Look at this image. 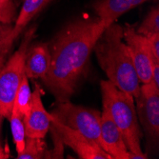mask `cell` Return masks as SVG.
I'll return each instance as SVG.
<instances>
[{
	"instance_id": "1",
	"label": "cell",
	"mask_w": 159,
	"mask_h": 159,
	"mask_svg": "<svg viewBox=\"0 0 159 159\" xmlns=\"http://www.w3.org/2000/svg\"><path fill=\"white\" fill-rule=\"evenodd\" d=\"M108 26L98 17L76 19L64 26L48 44L51 63L42 81L57 102L70 100L75 93L95 42Z\"/></svg>"
},
{
	"instance_id": "2",
	"label": "cell",
	"mask_w": 159,
	"mask_h": 159,
	"mask_svg": "<svg viewBox=\"0 0 159 159\" xmlns=\"http://www.w3.org/2000/svg\"><path fill=\"white\" fill-rule=\"evenodd\" d=\"M108 80L134 98L140 93V81L131 53L123 40V27L110 24L99 36L93 50Z\"/></svg>"
},
{
	"instance_id": "3",
	"label": "cell",
	"mask_w": 159,
	"mask_h": 159,
	"mask_svg": "<svg viewBox=\"0 0 159 159\" xmlns=\"http://www.w3.org/2000/svg\"><path fill=\"white\" fill-rule=\"evenodd\" d=\"M100 89L103 108L108 110L119 129L128 150L134 155L135 159L148 158L141 149L143 134L134 106V98L119 90L109 80L101 81Z\"/></svg>"
},
{
	"instance_id": "4",
	"label": "cell",
	"mask_w": 159,
	"mask_h": 159,
	"mask_svg": "<svg viewBox=\"0 0 159 159\" xmlns=\"http://www.w3.org/2000/svg\"><path fill=\"white\" fill-rule=\"evenodd\" d=\"M35 28H31L24 34L18 50L14 52L0 70V115L9 120L14 97L24 75L25 56L34 37Z\"/></svg>"
},
{
	"instance_id": "5",
	"label": "cell",
	"mask_w": 159,
	"mask_h": 159,
	"mask_svg": "<svg viewBox=\"0 0 159 159\" xmlns=\"http://www.w3.org/2000/svg\"><path fill=\"white\" fill-rule=\"evenodd\" d=\"M50 114L52 118L75 129L100 146L101 112L97 110L75 105L67 100L57 102Z\"/></svg>"
},
{
	"instance_id": "6",
	"label": "cell",
	"mask_w": 159,
	"mask_h": 159,
	"mask_svg": "<svg viewBox=\"0 0 159 159\" xmlns=\"http://www.w3.org/2000/svg\"><path fill=\"white\" fill-rule=\"evenodd\" d=\"M123 40L131 53L140 83H150L152 64L159 62V59L153 56L148 38L138 34L134 26L126 24L123 27Z\"/></svg>"
},
{
	"instance_id": "7",
	"label": "cell",
	"mask_w": 159,
	"mask_h": 159,
	"mask_svg": "<svg viewBox=\"0 0 159 159\" xmlns=\"http://www.w3.org/2000/svg\"><path fill=\"white\" fill-rule=\"evenodd\" d=\"M136 103L140 126L148 139L157 144L159 138V89L152 82L142 84Z\"/></svg>"
},
{
	"instance_id": "8",
	"label": "cell",
	"mask_w": 159,
	"mask_h": 159,
	"mask_svg": "<svg viewBox=\"0 0 159 159\" xmlns=\"http://www.w3.org/2000/svg\"><path fill=\"white\" fill-rule=\"evenodd\" d=\"M51 115V114H50ZM50 129L82 159H112L99 145L51 116Z\"/></svg>"
},
{
	"instance_id": "9",
	"label": "cell",
	"mask_w": 159,
	"mask_h": 159,
	"mask_svg": "<svg viewBox=\"0 0 159 159\" xmlns=\"http://www.w3.org/2000/svg\"><path fill=\"white\" fill-rule=\"evenodd\" d=\"M100 146L112 159H135L123 140L108 110L103 108L100 118Z\"/></svg>"
},
{
	"instance_id": "10",
	"label": "cell",
	"mask_w": 159,
	"mask_h": 159,
	"mask_svg": "<svg viewBox=\"0 0 159 159\" xmlns=\"http://www.w3.org/2000/svg\"><path fill=\"white\" fill-rule=\"evenodd\" d=\"M24 124L27 137L44 138L51 127V115L42 102V90L35 82L32 92L30 109L24 116Z\"/></svg>"
},
{
	"instance_id": "11",
	"label": "cell",
	"mask_w": 159,
	"mask_h": 159,
	"mask_svg": "<svg viewBox=\"0 0 159 159\" xmlns=\"http://www.w3.org/2000/svg\"><path fill=\"white\" fill-rule=\"evenodd\" d=\"M51 63V55L48 44L38 43L29 46L26 56L24 73L28 78L43 79L48 74Z\"/></svg>"
},
{
	"instance_id": "12",
	"label": "cell",
	"mask_w": 159,
	"mask_h": 159,
	"mask_svg": "<svg viewBox=\"0 0 159 159\" xmlns=\"http://www.w3.org/2000/svg\"><path fill=\"white\" fill-rule=\"evenodd\" d=\"M147 1L149 0H95L92 8L99 19L110 25L129 11Z\"/></svg>"
},
{
	"instance_id": "13",
	"label": "cell",
	"mask_w": 159,
	"mask_h": 159,
	"mask_svg": "<svg viewBox=\"0 0 159 159\" xmlns=\"http://www.w3.org/2000/svg\"><path fill=\"white\" fill-rule=\"evenodd\" d=\"M51 1L52 0H24L13 25L12 37L14 40L17 39L27 25L44 10Z\"/></svg>"
},
{
	"instance_id": "14",
	"label": "cell",
	"mask_w": 159,
	"mask_h": 159,
	"mask_svg": "<svg viewBox=\"0 0 159 159\" xmlns=\"http://www.w3.org/2000/svg\"><path fill=\"white\" fill-rule=\"evenodd\" d=\"M31 100H32V90L30 84H29V78L24 74L20 85L18 87V90L16 92V97H14L11 111L17 112L18 114L22 115L24 117L27 114L29 109H30Z\"/></svg>"
},
{
	"instance_id": "15",
	"label": "cell",
	"mask_w": 159,
	"mask_h": 159,
	"mask_svg": "<svg viewBox=\"0 0 159 159\" xmlns=\"http://www.w3.org/2000/svg\"><path fill=\"white\" fill-rule=\"evenodd\" d=\"M44 138L26 137L25 147L22 152L18 153L17 159H41L48 158L49 151Z\"/></svg>"
},
{
	"instance_id": "16",
	"label": "cell",
	"mask_w": 159,
	"mask_h": 159,
	"mask_svg": "<svg viewBox=\"0 0 159 159\" xmlns=\"http://www.w3.org/2000/svg\"><path fill=\"white\" fill-rule=\"evenodd\" d=\"M9 120L11 123L13 143H14V145H16V149L18 154L22 152V151L24 150L26 137H27L25 124H24V117L22 115L18 114L17 112L11 111Z\"/></svg>"
},
{
	"instance_id": "17",
	"label": "cell",
	"mask_w": 159,
	"mask_h": 159,
	"mask_svg": "<svg viewBox=\"0 0 159 159\" xmlns=\"http://www.w3.org/2000/svg\"><path fill=\"white\" fill-rule=\"evenodd\" d=\"M136 32L144 36L159 34V7L155 6L151 9L141 25L135 29Z\"/></svg>"
},
{
	"instance_id": "18",
	"label": "cell",
	"mask_w": 159,
	"mask_h": 159,
	"mask_svg": "<svg viewBox=\"0 0 159 159\" xmlns=\"http://www.w3.org/2000/svg\"><path fill=\"white\" fill-rule=\"evenodd\" d=\"M13 25L0 23V55L7 57L11 52L14 40L12 37Z\"/></svg>"
},
{
	"instance_id": "19",
	"label": "cell",
	"mask_w": 159,
	"mask_h": 159,
	"mask_svg": "<svg viewBox=\"0 0 159 159\" xmlns=\"http://www.w3.org/2000/svg\"><path fill=\"white\" fill-rule=\"evenodd\" d=\"M16 10L14 0H0V23L12 24L17 16Z\"/></svg>"
},
{
	"instance_id": "20",
	"label": "cell",
	"mask_w": 159,
	"mask_h": 159,
	"mask_svg": "<svg viewBox=\"0 0 159 159\" xmlns=\"http://www.w3.org/2000/svg\"><path fill=\"white\" fill-rule=\"evenodd\" d=\"M148 38L152 52L156 59H159V34L146 36Z\"/></svg>"
},
{
	"instance_id": "21",
	"label": "cell",
	"mask_w": 159,
	"mask_h": 159,
	"mask_svg": "<svg viewBox=\"0 0 159 159\" xmlns=\"http://www.w3.org/2000/svg\"><path fill=\"white\" fill-rule=\"evenodd\" d=\"M159 89V62H153L152 69V81Z\"/></svg>"
},
{
	"instance_id": "22",
	"label": "cell",
	"mask_w": 159,
	"mask_h": 159,
	"mask_svg": "<svg viewBox=\"0 0 159 159\" xmlns=\"http://www.w3.org/2000/svg\"><path fill=\"white\" fill-rule=\"evenodd\" d=\"M10 157H11L10 153L5 152V149L1 146V143H0V159H7Z\"/></svg>"
},
{
	"instance_id": "23",
	"label": "cell",
	"mask_w": 159,
	"mask_h": 159,
	"mask_svg": "<svg viewBox=\"0 0 159 159\" xmlns=\"http://www.w3.org/2000/svg\"><path fill=\"white\" fill-rule=\"evenodd\" d=\"M6 58H7V57H4V56L0 55V70H1L2 67L4 66V64L6 62Z\"/></svg>"
},
{
	"instance_id": "24",
	"label": "cell",
	"mask_w": 159,
	"mask_h": 159,
	"mask_svg": "<svg viewBox=\"0 0 159 159\" xmlns=\"http://www.w3.org/2000/svg\"><path fill=\"white\" fill-rule=\"evenodd\" d=\"M0 118H1V115H0Z\"/></svg>"
}]
</instances>
